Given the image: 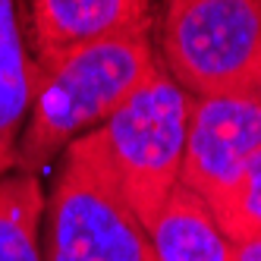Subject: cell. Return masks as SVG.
Masks as SVG:
<instances>
[{"mask_svg":"<svg viewBox=\"0 0 261 261\" xmlns=\"http://www.w3.org/2000/svg\"><path fill=\"white\" fill-rule=\"evenodd\" d=\"M158 66L154 22L32 63V101L16 142L13 173L38 176L79 136L98 129Z\"/></svg>","mask_w":261,"mask_h":261,"instance_id":"1","label":"cell"},{"mask_svg":"<svg viewBox=\"0 0 261 261\" xmlns=\"http://www.w3.org/2000/svg\"><path fill=\"white\" fill-rule=\"evenodd\" d=\"M38 242L41 261H154L148 227L126 204L98 129L63 151Z\"/></svg>","mask_w":261,"mask_h":261,"instance_id":"2","label":"cell"},{"mask_svg":"<svg viewBox=\"0 0 261 261\" xmlns=\"http://www.w3.org/2000/svg\"><path fill=\"white\" fill-rule=\"evenodd\" d=\"M161 66L192 98L261 91V0H167Z\"/></svg>","mask_w":261,"mask_h":261,"instance_id":"3","label":"cell"},{"mask_svg":"<svg viewBox=\"0 0 261 261\" xmlns=\"http://www.w3.org/2000/svg\"><path fill=\"white\" fill-rule=\"evenodd\" d=\"M189 107L192 95L158 66L154 76L98 126L120 192L145 227L179 186Z\"/></svg>","mask_w":261,"mask_h":261,"instance_id":"4","label":"cell"},{"mask_svg":"<svg viewBox=\"0 0 261 261\" xmlns=\"http://www.w3.org/2000/svg\"><path fill=\"white\" fill-rule=\"evenodd\" d=\"M261 151V91L258 95L192 98L179 182L214 204L227 195Z\"/></svg>","mask_w":261,"mask_h":261,"instance_id":"5","label":"cell"},{"mask_svg":"<svg viewBox=\"0 0 261 261\" xmlns=\"http://www.w3.org/2000/svg\"><path fill=\"white\" fill-rule=\"evenodd\" d=\"M16 13L32 63L154 22L148 0H16Z\"/></svg>","mask_w":261,"mask_h":261,"instance_id":"6","label":"cell"},{"mask_svg":"<svg viewBox=\"0 0 261 261\" xmlns=\"http://www.w3.org/2000/svg\"><path fill=\"white\" fill-rule=\"evenodd\" d=\"M154 261H233V242L211 204L179 182L148 223Z\"/></svg>","mask_w":261,"mask_h":261,"instance_id":"7","label":"cell"},{"mask_svg":"<svg viewBox=\"0 0 261 261\" xmlns=\"http://www.w3.org/2000/svg\"><path fill=\"white\" fill-rule=\"evenodd\" d=\"M32 101V57L22 38L16 0H0V176L13 173L16 142Z\"/></svg>","mask_w":261,"mask_h":261,"instance_id":"8","label":"cell"},{"mask_svg":"<svg viewBox=\"0 0 261 261\" xmlns=\"http://www.w3.org/2000/svg\"><path fill=\"white\" fill-rule=\"evenodd\" d=\"M41 211L44 192L38 176H0V261H41Z\"/></svg>","mask_w":261,"mask_h":261,"instance_id":"9","label":"cell"},{"mask_svg":"<svg viewBox=\"0 0 261 261\" xmlns=\"http://www.w3.org/2000/svg\"><path fill=\"white\" fill-rule=\"evenodd\" d=\"M211 211L230 242L261 239V151L242 167L236 182Z\"/></svg>","mask_w":261,"mask_h":261,"instance_id":"10","label":"cell"},{"mask_svg":"<svg viewBox=\"0 0 261 261\" xmlns=\"http://www.w3.org/2000/svg\"><path fill=\"white\" fill-rule=\"evenodd\" d=\"M233 261H261V239L233 242Z\"/></svg>","mask_w":261,"mask_h":261,"instance_id":"11","label":"cell"}]
</instances>
